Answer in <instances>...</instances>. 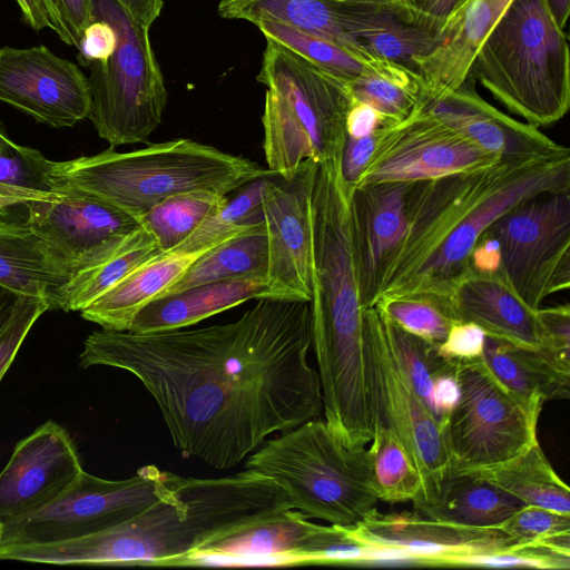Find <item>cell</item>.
Returning <instances> with one entry per match:
<instances>
[{"label": "cell", "mask_w": 570, "mask_h": 570, "mask_svg": "<svg viewBox=\"0 0 570 570\" xmlns=\"http://www.w3.org/2000/svg\"><path fill=\"white\" fill-rule=\"evenodd\" d=\"M380 316L385 338L404 377L434 419L445 426L459 397L458 363L442 356L438 346L402 330L381 313Z\"/></svg>", "instance_id": "f546056e"}, {"label": "cell", "mask_w": 570, "mask_h": 570, "mask_svg": "<svg viewBox=\"0 0 570 570\" xmlns=\"http://www.w3.org/2000/svg\"><path fill=\"white\" fill-rule=\"evenodd\" d=\"M425 110L456 128L502 160H523L556 154L563 148L538 127L519 121L485 101L468 80L434 101H420Z\"/></svg>", "instance_id": "44dd1931"}, {"label": "cell", "mask_w": 570, "mask_h": 570, "mask_svg": "<svg viewBox=\"0 0 570 570\" xmlns=\"http://www.w3.org/2000/svg\"><path fill=\"white\" fill-rule=\"evenodd\" d=\"M271 297L265 276H247L163 295L142 306L129 326L132 333H154L194 325L249 299Z\"/></svg>", "instance_id": "484cf974"}, {"label": "cell", "mask_w": 570, "mask_h": 570, "mask_svg": "<svg viewBox=\"0 0 570 570\" xmlns=\"http://www.w3.org/2000/svg\"><path fill=\"white\" fill-rule=\"evenodd\" d=\"M20 294L0 285V332L9 323Z\"/></svg>", "instance_id": "680465c9"}, {"label": "cell", "mask_w": 570, "mask_h": 570, "mask_svg": "<svg viewBox=\"0 0 570 570\" xmlns=\"http://www.w3.org/2000/svg\"><path fill=\"white\" fill-rule=\"evenodd\" d=\"M402 330L439 346L458 322L450 308L420 297H384L373 305Z\"/></svg>", "instance_id": "60d3db41"}, {"label": "cell", "mask_w": 570, "mask_h": 570, "mask_svg": "<svg viewBox=\"0 0 570 570\" xmlns=\"http://www.w3.org/2000/svg\"><path fill=\"white\" fill-rule=\"evenodd\" d=\"M48 309V304L43 299L20 295L12 317L0 332V382L11 366L30 328Z\"/></svg>", "instance_id": "f6af8a7d"}, {"label": "cell", "mask_w": 570, "mask_h": 570, "mask_svg": "<svg viewBox=\"0 0 570 570\" xmlns=\"http://www.w3.org/2000/svg\"><path fill=\"white\" fill-rule=\"evenodd\" d=\"M485 334L470 322H455L438 350L445 358L460 363L483 358Z\"/></svg>", "instance_id": "7dc6e473"}, {"label": "cell", "mask_w": 570, "mask_h": 570, "mask_svg": "<svg viewBox=\"0 0 570 570\" xmlns=\"http://www.w3.org/2000/svg\"><path fill=\"white\" fill-rule=\"evenodd\" d=\"M23 20L33 30L49 28L55 31V26L48 14L42 0H16Z\"/></svg>", "instance_id": "11a10c76"}, {"label": "cell", "mask_w": 570, "mask_h": 570, "mask_svg": "<svg viewBox=\"0 0 570 570\" xmlns=\"http://www.w3.org/2000/svg\"><path fill=\"white\" fill-rule=\"evenodd\" d=\"M67 33L68 45L77 48L86 27L94 21L91 0H52Z\"/></svg>", "instance_id": "f907efd6"}, {"label": "cell", "mask_w": 570, "mask_h": 570, "mask_svg": "<svg viewBox=\"0 0 570 570\" xmlns=\"http://www.w3.org/2000/svg\"><path fill=\"white\" fill-rule=\"evenodd\" d=\"M75 277L67 264L21 217H0V285L61 309Z\"/></svg>", "instance_id": "cb8c5ba5"}, {"label": "cell", "mask_w": 570, "mask_h": 570, "mask_svg": "<svg viewBox=\"0 0 570 570\" xmlns=\"http://www.w3.org/2000/svg\"><path fill=\"white\" fill-rule=\"evenodd\" d=\"M288 508L286 492L255 470L217 479L179 475L173 495L121 524L53 543L0 547V560L184 566L207 541Z\"/></svg>", "instance_id": "3957f363"}, {"label": "cell", "mask_w": 570, "mask_h": 570, "mask_svg": "<svg viewBox=\"0 0 570 570\" xmlns=\"http://www.w3.org/2000/svg\"><path fill=\"white\" fill-rule=\"evenodd\" d=\"M0 101L55 128L88 118V77L46 46L0 49Z\"/></svg>", "instance_id": "e0dca14e"}, {"label": "cell", "mask_w": 570, "mask_h": 570, "mask_svg": "<svg viewBox=\"0 0 570 570\" xmlns=\"http://www.w3.org/2000/svg\"><path fill=\"white\" fill-rule=\"evenodd\" d=\"M254 0H220L217 7L218 14L225 19H234L235 16Z\"/></svg>", "instance_id": "94428289"}, {"label": "cell", "mask_w": 570, "mask_h": 570, "mask_svg": "<svg viewBox=\"0 0 570 570\" xmlns=\"http://www.w3.org/2000/svg\"><path fill=\"white\" fill-rule=\"evenodd\" d=\"M46 4H49L51 0H42Z\"/></svg>", "instance_id": "be15d7a7"}, {"label": "cell", "mask_w": 570, "mask_h": 570, "mask_svg": "<svg viewBox=\"0 0 570 570\" xmlns=\"http://www.w3.org/2000/svg\"><path fill=\"white\" fill-rule=\"evenodd\" d=\"M266 178L250 180L228 194L220 207L174 250H204L264 223L262 189Z\"/></svg>", "instance_id": "f35d334b"}, {"label": "cell", "mask_w": 570, "mask_h": 570, "mask_svg": "<svg viewBox=\"0 0 570 570\" xmlns=\"http://www.w3.org/2000/svg\"><path fill=\"white\" fill-rule=\"evenodd\" d=\"M3 532H4V522L0 519V547H1L2 540H3Z\"/></svg>", "instance_id": "6125c7cd"}, {"label": "cell", "mask_w": 570, "mask_h": 570, "mask_svg": "<svg viewBox=\"0 0 570 570\" xmlns=\"http://www.w3.org/2000/svg\"><path fill=\"white\" fill-rule=\"evenodd\" d=\"M254 24L266 40L275 41L316 66L347 80L360 76L371 61L355 56L330 40L281 22L259 20Z\"/></svg>", "instance_id": "ab89813d"}, {"label": "cell", "mask_w": 570, "mask_h": 570, "mask_svg": "<svg viewBox=\"0 0 570 570\" xmlns=\"http://www.w3.org/2000/svg\"><path fill=\"white\" fill-rule=\"evenodd\" d=\"M82 472L67 430L51 420L45 422L16 444L0 472V519L7 522L43 509Z\"/></svg>", "instance_id": "ac0fdd59"}, {"label": "cell", "mask_w": 570, "mask_h": 570, "mask_svg": "<svg viewBox=\"0 0 570 570\" xmlns=\"http://www.w3.org/2000/svg\"><path fill=\"white\" fill-rule=\"evenodd\" d=\"M368 443L371 480L377 500L413 502L422 490V478L394 431L382 421Z\"/></svg>", "instance_id": "8d00e7d4"}, {"label": "cell", "mask_w": 570, "mask_h": 570, "mask_svg": "<svg viewBox=\"0 0 570 570\" xmlns=\"http://www.w3.org/2000/svg\"><path fill=\"white\" fill-rule=\"evenodd\" d=\"M164 253L141 225L106 261L77 274L65 291L62 311H81L140 265Z\"/></svg>", "instance_id": "d590c367"}, {"label": "cell", "mask_w": 570, "mask_h": 570, "mask_svg": "<svg viewBox=\"0 0 570 570\" xmlns=\"http://www.w3.org/2000/svg\"><path fill=\"white\" fill-rule=\"evenodd\" d=\"M277 176L247 158L191 139H177L118 153L52 161L55 188L73 187L97 195L139 219L176 194L208 190L228 195L261 177Z\"/></svg>", "instance_id": "5b68a950"}, {"label": "cell", "mask_w": 570, "mask_h": 570, "mask_svg": "<svg viewBox=\"0 0 570 570\" xmlns=\"http://www.w3.org/2000/svg\"><path fill=\"white\" fill-rule=\"evenodd\" d=\"M446 566L568 570L570 554L559 552L540 542H513L492 551L452 559Z\"/></svg>", "instance_id": "7bdbcfd3"}, {"label": "cell", "mask_w": 570, "mask_h": 570, "mask_svg": "<svg viewBox=\"0 0 570 570\" xmlns=\"http://www.w3.org/2000/svg\"><path fill=\"white\" fill-rule=\"evenodd\" d=\"M318 163L304 160L294 176L267 177L262 189L271 297L311 301V206ZM277 177V176H274Z\"/></svg>", "instance_id": "2e32d148"}, {"label": "cell", "mask_w": 570, "mask_h": 570, "mask_svg": "<svg viewBox=\"0 0 570 570\" xmlns=\"http://www.w3.org/2000/svg\"><path fill=\"white\" fill-rule=\"evenodd\" d=\"M541 333V348L551 358L570 367L569 304L535 309Z\"/></svg>", "instance_id": "bcb514c9"}, {"label": "cell", "mask_w": 570, "mask_h": 570, "mask_svg": "<svg viewBox=\"0 0 570 570\" xmlns=\"http://www.w3.org/2000/svg\"><path fill=\"white\" fill-rule=\"evenodd\" d=\"M340 156L318 164L313 190L309 304L323 405L347 413L373 405L377 384L353 247L354 187L341 175Z\"/></svg>", "instance_id": "277c9868"}, {"label": "cell", "mask_w": 570, "mask_h": 570, "mask_svg": "<svg viewBox=\"0 0 570 570\" xmlns=\"http://www.w3.org/2000/svg\"><path fill=\"white\" fill-rule=\"evenodd\" d=\"M51 174V160L0 132V184L49 196L56 193Z\"/></svg>", "instance_id": "b9f144b4"}, {"label": "cell", "mask_w": 570, "mask_h": 570, "mask_svg": "<svg viewBox=\"0 0 570 570\" xmlns=\"http://www.w3.org/2000/svg\"><path fill=\"white\" fill-rule=\"evenodd\" d=\"M178 480V474L155 464L118 481L83 470L78 481L49 505L4 522L1 547L53 543L114 528L173 495Z\"/></svg>", "instance_id": "30bf717a"}, {"label": "cell", "mask_w": 570, "mask_h": 570, "mask_svg": "<svg viewBox=\"0 0 570 570\" xmlns=\"http://www.w3.org/2000/svg\"><path fill=\"white\" fill-rule=\"evenodd\" d=\"M514 542H539L570 532V513L523 505L497 527Z\"/></svg>", "instance_id": "ee69618b"}, {"label": "cell", "mask_w": 570, "mask_h": 570, "mask_svg": "<svg viewBox=\"0 0 570 570\" xmlns=\"http://www.w3.org/2000/svg\"><path fill=\"white\" fill-rule=\"evenodd\" d=\"M207 249L159 254L81 309L82 318L98 324L101 328L128 331L137 312L163 295Z\"/></svg>", "instance_id": "f1b7e54d"}, {"label": "cell", "mask_w": 570, "mask_h": 570, "mask_svg": "<svg viewBox=\"0 0 570 570\" xmlns=\"http://www.w3.org/2000/svg\"><path fill=\"white\" fill-rule=\"evenodd\" d=\"M245 466L273 479L308 519L352 527L379 501L367 448L345 445L318 417L265 441Z\"/></svg>", "instance_id": "ba28073f"}, {"label": "cell", "mask_w": 570, "mask_h": 570, "mask_svg": "<svg viewBox=\"0 0 570 570\" xmlns=\"http://www.w3.org/2000/svg\"><path fill=\"white\" fill-rule=\"evenodd\" d=\"M23 218L73 275L106 261L141 227L140 220L89 191L59 186L1 216Z\"/></svg>", "instance_id": "4fadbf2b"}, {"label": "cell", "mask_w": 570, "mask_h": 570, "mask_svg": "<svg viewBox=\"0 0 570 570\" xmlns=\"http://www.w3.org/2000/svg\"><path fill=\"white\" fill-rule=\"evenodd\" d=\"M483 360L493 375L535 420L547 401L569 399L570 367L541 348L485 336Z\"/></svg>", "instance_id": "83f0119b"}, {"label": "cell", "mask_w": 570, "mask_h": 570, "mask_svg": "<svg viewBox=\"0 0 570 570\" xmlns=\"http://www.w3.org/2000/svg\"><path fill=\"white\" fill-rule=\"evenodd\" d=\"M472 72L529 125L554 124L569 110L568 39L544 0H512L480 47Z\"/></svg>", "instance_id": "52a82bcc"}, {"label": "cell", "mask_w": 570, "mask_h": 570, "mask_svg": "<svg viewBox=\"0 0 570 570\" xmlns=\"http://www.w3.org/2000/svg\"><path fill=\"white\" fill-rule=\"evenodd\" d=\"M449 303L456 321L478 325L489 337L528 348L541 346L535 309L499 274L469 271L455 284Z\"/></svg>", "instance_id": "603a6c76"}, {"label": "cell", "mask_w": 570, "mask_h": 570, "mask_svg": "<svg viewBox=\"0 0 570 570\" xmlns=\"http://www.w3.org/2000/svg\"><path fill=\"white\" fill-rule=\"evenodd\" d=\"M459 397L446 423L452 472L492 468L538 443V420L510 394L483 358L458 363Z\"/></svg>", "instance_id": "8fae6325"}, {"label": "cell", "mask_w": 570, "mask_h": 570, "mask_svg": "<svg viewBox=\"0 0 570 570\" xmlns=\"http://www.w3.org/2000/svg\"><path fill=\"white\" fill-rule=\"evenodd\" d=\"M523 502L473 472H452L432 502L417 513L471 528H494Z\"/></svg>", "instance_id": "4dcf8cb0"}, {"label": "cell", "mask_w": 570, "mask_h": 570, "mask_svg": "<svg viewBox=\"0 0 570 570\" xmlns=\"http://www.w3.org/2000/svg\"><path fill=\"white\" fill-rule=\"evenodd\" d=\"M117 35L110 23L95 19L83 30L78 48V61L89 67L95 61L106 60L115 51Z\"/></svg>", "instance_id": "c3c4849f"}, {"label": "cell", "mask_w": 570, "mask_h": 570, "mask_svg": "<svg viewBox=\"0 0 570 570\" xmlns=\"http://www.w3.org/2000/svg\"><path fill=\"white\" fill-rule=\"evenodd\" d=\"M414 18L430 27L440 30L463 0H405Z\"/></svg>", "instance_id": "816d5d0a"}, {"label": "cell", "mask_w": 570, "mask_h": 570, "mask_svg": "<svg viewBox=\"0 0 570 570\" xmlns=\"http://www.w3.org/2000/svg\"><path fill=\"white\" fill-rule=\"evenodd\" d=\"M498 240L500 273L532 309L570 286V191L533 196L489 228Z\"/></svg>", "instance_id": "7c38bea8"}, {"label": "cell", "mask_w": 570, "mask_h": 570, "mask_svg": "<svg viewBox=\"0 0 570 570\" xmlns=\"http://www.w3.org/2000/svg\"><path fill=\"white\" fill-rule=\"evenodd\" d=\"M498 160L456 128L414 108L404 120L380 127L376 148L355 187L425 181Z\"/></svg>", "instance_id": "5bb4252c"}, {"label": "cell", "mask_w": 570, "mask_h": 570, "mask_svg": "<svg viewBox=\"0 0 570 570\" xmlns=\"http://www.w3.org/2000/svg\"><path fill=\"white\" fill-rule=\"evenodd\" d=\"M49 196L0 184V215L16 205L23 204L32 199L46 198Z\"/></svg>", "instance_id": "9f6ffc18"}, {"label": "cell", "mask_w": 570, "mask_h": 570, "mask_svg": "<svg viewBox=\"0 0 570 570\" xmlns=\"http://www.w3.org/2000/svg\"><path fill=\"white\" fill-rule=\"evenodd\" d=\"M2 131H3V129H2V126H1V124H0V132H2Z\"/></svg>", "instance_id": "e7e4bbea"}, {"label": "cell", "mask_w": 570, "mask_h": 570, "mask_svg": "<svg viewBox=\"0 0 570 570\" xmlns=\"http://www.w3.org/2000/svg\"><path fill=\"white\" fill-rule=\"evenodd\" d=\"M347 82L353 101L373 108L383 125L404 120L422 98L420 76L386 60H371L360 76Z\"/></svg>", "instance_id": "836d02e7"}, {"label": "cell", "mask_w": 570, "mask_h": 570, "mask_svg": "<svg viewBox=\"0 0 570 570\" xmlns=\"http://www.w3.org/2000/svg\"><path fill=\"white\" fill-rule=\"evenodd\" d=\"M511 1H462L441 26L434 49L415 60L422 82L420 101L439 100L470 78L480 47Z\"/></svg>", "instance_id": "7402d4cb"}, {"label": "cell", "mask_w": 570, "mask_h": 570, "mask_svg": "<svg viewBox=\"0 0 570 570\" xmlns=\"http://www.w3.org/2000/svg\"><path fill=\"white\" fill-rule=\"evenodd\" d=\"M234 19L252 23L259 20L281 22L330 40L364 60H372L345 32L336 2L327 0H254L245 6Z\"/></svg>", "instance_id": "e575fe53"}, {"label": "cell", "mask_w": 570, "mask_h": 570, "mask_svg": "<svg viewBox=\"0 0 570 570\" xmlns=\"http://www.w3.org/2000/svg\"><path fill=\"white\" fill-rule=\"evenodd\" d=\"M316 527L301 511L283 509L207 541L184 566L246 561L298 564V553Z\"/></svg>", "instance_id": "d4e9b609"}, {"label": "cell", "mask_w": 570, "mask_h": 570, "mask_svg": "<svg viewBox=\"0 0 570 570\" xmlns=\"http://www.w3.org/2000/svg\"><path fill=\"white\" fill-rule=\"evenodd\" d=\"M348 6L376 7L394 10L414 18L405 0H327ZM415 19V18H414Z\"/></svg>", "instance_id": "6f0895ef"}, {"label": "cell", "mask_w": 570, "mask_h": 570, "mask_svg": "<svg viewBox=\"0 0 570 570\" xmlns=\"http://www.w3.org/2000/svg\"><path fill=\"white\" fill-rule=\"evenodd\" d=\"M364 323L373 360L382 421L396 434L422 478L414 511L434 500L451 475L445 426L430 413L412 390L385 338L375 306L364 309Z\"/></svg>", "instance_id": "9a60e30c"}, {"label": "cell", "mask_w": 570, "mask_h": 570, "mask_svg": "<svg viewBox=\"0 0 570 570\" xmlns=\"http://www.w3.org/2000/svg\"><path fill=\"white\" fill-rule=\"evenodd\" d=\"M134 19L150 28L159 18L164 0H116Z\"/></svg>", "instance_id": "db71d44e"}, {"label": "cell", "mask_w": 570, "mask_h": 570, "mask_svg": "<svg viewBox=\"0 0 570 570\" xmlns=\"http://www.w3.org/2000/svg\"><path fill=\"white\" fill-rule=\"evenodd\" d=\"M226 197L208 190L176 194L157 204L139 220L164 253L171 252L217 210Z\"/></svg>", "instance_id": "74e56055"}, {"label": "cell", "mask_w": 570, "mask_h": 570, "mask_svg": "<svg viewBox=\"0 0 570 570\" xmlns=\"http://www.w3.org/2000/svg\"><path fill=\"white\" fill-rule=\"evenodd\" d=\"M257 80L267 87L262 124L267 168L294 176L307 159L338 157L353 105L348 80L266 40Z\"/></svg>", "instance_id": "8992f818"}, {"label": "cell", "mask_w": 570, "mask_h": 570, "mask_svg": "<svg viewBox=\"0 0 570 570\" xmlns=\"http://www.w3.org/2000/svg\"><path fill=\"white\" fill-rule=\"evenodd\" d=\"M357 539L393 549L419 566H446L455 558L503 548L514 541L494 528H471L413 512L382 513L373 508L358 523L346 527Z\"/></svg>", "instance_id": "d6986e66"}, {"label": "cell", "mask_w": 570, "mask_h": 570, "mask_svg": "<svg viewBox=\"0 0 570 570\" xmlns=\"http://www.w3.org/2000/svg\"><path fill=\"white\" fill-rule=\"evenodd\" d=\"M570 191V150L497 163L411 184L406 229L376 299L420 297L451 309L482 234L504 213L540 194ZM375 304V303H374Z\"/></svg>", "instance_id": "7a4b0ae2"}, {"label": "cell", "mask_w": 570, "mask_h": 570, "mask_svg": "<svg viewBox=\"0 0 570 570\" xmlns=\"http://www.w3.org/2000/svg\"><path fill=\"white\" fill-rule=\"evenodd\" d=\"M308 301L263 297L238 320L194 330L101 328L83 342L80 366L136 376L156 401L175 448L232 469L275 433L323 411Z\"/></svg>", "instance_id": "6da1fadb"}, {"label": "cell", "mask_w": 570, "mask_h": 570, "mask_svg": "<svg viewBox=\"0 0 570 570\" xmlns=\"http://www.w3.org/2000/svg\"><path fill=\"white\" fill-rule=\"evenodd\" d=\"M411 184L381 183L353 188V247L363 308L374 305L387 265L404 236Z\"/></svg>", "instance_id": "ffe728a7"}, {"label": "cell", "mask_w": 570, "mask_h": 570, "mask_svg": "<svg viewBox=\"0 0 570 570\" xmlns=\"http://www.w3.org/2000/svg\"><path fill=\"white\" fill-rule=\"evenodd\" d=\"M544 2L556 23L564 29L570 13V0H544Z\"/></svg>", "instance_id": "91938a15"}, {"label": "cell", "mask_w": 570, "mask_h": 570, "mask_svg": "<svg viewBox=\"0 0 570 570\" xmlns=\"http://www.w3.org/2000/svg\"><path fill=\"white\" fill-rule=\"evenodd\" d=\"M267 264V235L262 223L205 250L163 295L238 277H266Z\"/></svg>", "instance_id": "1f68e13d"}, {"label": "cell", "mask_w": 570, "mask_h": 570, "mask_svg": "<svg viewBox=\"0 0 570 570\" xmlns=\"http://www.w3.org/2000/svg\"><path fill=\"white\" fill-rule=\"evenodd\" d=\"M383 125L380 115L370 106L353 102L346 118V135L360 138L374 132Z\"/></svg>", "instance_id": "f5cc1de1"}, {"label": "cell", "mask_w": 570, "mask_h": 570, "mask_svg": "<svg viewBox=\"0 0 570 570\" xmlns=\"http://www.w3.org/2000/svg\"><path fill=\"white\" fill-rule=\"evenodd\" d=\"M379 136L380 127L374 132L360 138L345 135L340 168L343 179L348 185L355 187L376 148Z\"/></svg>", "instance_id": "681fc988"}, {"label": "cell", "mask_w": 570, "mask_h": 570, "mask_svg": "<svg viewBox=\"0 0 570 570\" xmlns=\"http://www.w3.org/2000/svg\"><path fill=\"white\" fill-rule=\"evenodd\" d=\"M94 20H104L117 35L115 51L92 62L88 77L91 120L111 147L147 142L161 124L167 104L164 76L149 29L116 0H91Z\"/></svg>", "instance_id": "9c48e42d"}, {"label": "cell", "mask_w": 570, "mask_h": 570, "mask_svg": "<svg viewBox=\"0 0 570 570\" xmlns=\"http://www.w3.org/2000/svg\"><path fill=\"white\" fill-rule=\"evenodd\" d=\"M466 472L485 479L525 505L570 513V489L557 474L539 443L502 464Z\"/></svg>", "instance_id": "d6a6232c"}, {"label": "cell", "mask_w": 570, "mask_h": 570, "mask_svg": "<svg viewBox=\"0 0 570 570\" xmlns=\"http://www.w3.org/2000/svg\"><path fill=\"white\" fill-rule=\"evenodd\" d=\"M338 8L345 32L368 58L394 62L417 73L415 60L438 43L439 30L411 16L376 7L338 3Z\"/></svg>", "instance_id": "4316f807"}]
</instances>
